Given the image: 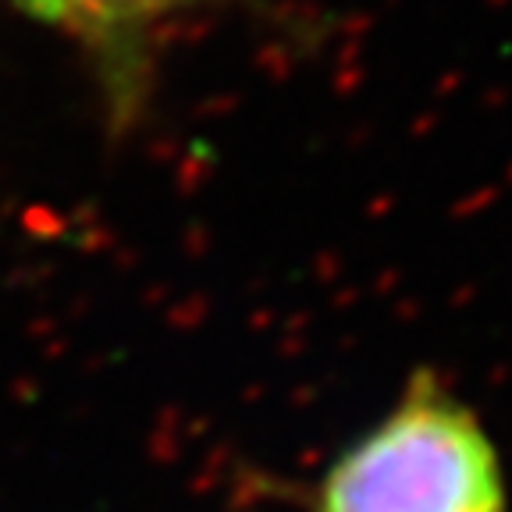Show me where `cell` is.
I'll return each instance as SVG.
<instances>
[{
  "label": "cell",
  "instance_id": "1",
  "mask_svg": "<svg viewBox=\"0 0 512 512\" xmlns=\"http://www.w3.org/2000/svg\"><path fill=\"white\" fill-rule=\"evenodd\" d=\"M317 512H505V480L477 416L420 374L328 470Z\"/></svg>",
  "mask_w": 512,
  "mask_h": 512
},
{
  "label": "cell",
  "instance_id": "2",
  "mask_svg": "<svg viewBox=\"0 0 512 512\" xmlns=\"http://www.w3.org/2000/svg\"><path fill=\"white\" fill-rule=\"evenodd\" d=\"M189 0H25V8L43 22L72 29L104 47L136 43L139 32L168 18Z\"/></svg>",
  "mask_w": 512,
  "mask_h": 512
}]
</instances>
